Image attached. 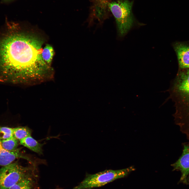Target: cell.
Returning <instances> with one entry per match:
<instances>
[{
  "label": "cell",
  "mask_w": 189,
  "mask_h": 189,
  "mask_svg": "<svg viewBox=\"0 0 189 189\" xmlns=\"http://www.w3.org/2000/svg\"><path fill=\"white\" fill-rule=\"evenodd\" d=\"M173 47L177 56L178 69L189 68V44L178 42L174 43Z\"/></svg>",
  "instance_id": "52a82bcc"
},
{
  "label": "cell",
  "mask_w": 189,
  "mask_h": 189,
  "mask_svg": "<svg viewBox=\"0 0 189 189\" xmlns=\"http://www.w3.org/2000/svg\"><path fill=\"white\" fill-rule=\"evenodd\" d=\"M12 0H3V1L4 2H8L9 1H12Z\"/></svg>",
  "instance_id": "2e32d148"
},
{
  "label": "cell",
  "mask_w": 189,
  "mask_h": 189,
  "mask_svg": "<svg viewBox=\"0 0 189 189\" xmlns=\"http://www.w3.org/2000/svg\"><path fill=\"white\" fill-rule=\"evenodd\" d=\"M182 154L179 159L171 164L173 170L179 171L181 173L180 181L187 183V176L189 174V144L187 142L182 144Z\"/></svg>",
  "instance_id": "8992f818"
},
{
  "label": "cell",
  "mask_w": 189,
  "mask_h": 189,
  "mask_svg": "<svg viewBox=\"0 0 189 189\" xmlns=\"http://www.w3.org/2000/svg\"><path fill=\"white\" fill-rule=\"evenodd\" d=\"M0 141L3 147L8 151H14L17 149L19 140L13 137L0 140Z\"/></svg>",
  "instance_id": "7c38bea8"
},
{
  "label": "cell",
  "mask_w": 189,
  "mask_h": 189,
  "mask_svg": "<svg viewBox=\"0 0 189 189\" xmlns=\"http://www.w3.org/2000/svg\"><path fill=\"white\" fill-rule=\"evenodd\" d=\"M133 2L129 0H118L109 3L108 6L116 22L118 33L124 36L132 27L134 19L132 12Z\"/></svg>",
  "instance_id": "277c9868"
},
{
  "label": "cell",
  "mask_w": 189,
  "mask_h": 189,
  "mask_svg": "<svg viewBox=\"0 0 189 189\" xmlns=\"http://www.w3.org/2000/svg\"><path fill=\"white\" fill-rule=\"evenodd\" d=\"M19 158L25 159L33 164L29 158L20 152L19 149L12 151H8L3 147L0 141V165L4 166L8 165L12 163L16 158Z\"/></svg>",
  "instance_id": "ba28073f"
},
{
  "label": "cell",
  "mask_w": 189,
  "mask_h": 189,
  "mask_svg": "<svg viewBox=\"0 0 189 189\" xmlns=\"http://www.w3.org/2000/svg\"><path fill=\"white\" fill-rule=\"evenodd\" d=\"M33 182L29 174L8 189H33Z\"/></svg>",
  "instance_id": "30bf717a"
},
{
  "label": "cell",
  "mask_w": 189,
  "mask_h": 189,
  "mask_svg": "<svg viewBox=\"0 0 189 189\" xmlns=\"http://www.w3.org/2000/svg\"><path fill=\"white\" fill-rule=\"evenodd\" d=\"M13 128L0 127V140L8 139L13 136Z\"/></svg>",
  "instance_id": "5bb4252c"
},
{
  "label": "cell",
  "mask_w": 189,
  "mask_h": 189,
  "mask_svg": "<svg viewBox=\"0 0 189 189\" xmlns=\"http://www.w3.org/2000/svg\"><path fill=\"white\" fill-rule=\"evenodd\" d=\"M54 54L53 47L47 44L43 49L41 55L43 60L48 65H50Z\"/></svg>",
  "instance_id": "4fadbf2b"
},
{
  "label": "cell",
  "mask_w": 189,
  "mask_h": 189,
  "mask_svg": "<svg viewBox=\"0 0 189 189\" xmlns=\"http://www.w3.org/2000/svg\"><path fill=\"white\" fill-rule=\"evenodd\" d=\"M165 92H168L169 96L164 103L169 99L174 103L175 123L186 135L189 144V68L178 69Z\"/></svg>",
  "instance_id": "7a4b0ae2"
},
{
  "label": "cell",
  "mask_w": 189,
  "mask_h": 189,
  "mask_svg": "<svg viewBox=\"0 0 189 189\" xmlns=\"http://www.w3.org/2000/svg\"><path fill=\"white\" fill-rule=\"evenodd\" d=\"M20 144L40 155L43 154V144L38 142L31 136H27L20 141Z\"/></svg>",
  "instance_id": "9c48e42d"
},
{
  "label": "cell",
  "mask_w": 189,
  "mask_h": 189,
  "mask_svg": "<svg viewBox=\"0 0 189 189\" xmlns=\"http://www.w3.org/2000/svg\"><path fill=\"white\" fill-rule=\"evenodd\" d=\"M42 42L35 37L14 32L0 41V82L13 83L40 81L51 76L43 60Z\"/></svg>",
  "instance_id": "6da1fadb"
},
{
  "label": "cell",
  "mask_w": 189,
  "mask_h": 189,
  "mask_svg": "<svg viewBox=\"0 0 189 189\" xmlns=\"http://www.w3.org/2000/svg\"><path fill=\"white\" fill-rule=\"evenodd\" d=\"M29 168L17 162L0 169V189H8L29 174Z\"/></svg>",
  "instance_id": "5b68a950"
},
{
  "label": "cell",
  "mask_w": 189,
  "mask_h": 189,
  "mask_svg": "<svg viewBox=\"0 0 189 189\" xmlns=\"http://www.w3.org/2000/svg\"><path fill=\"white\" fill-rule=\"evenodd\" d=\"M31 133V130L27 127H20L13 128V136L19 141L30 136Z\"/></svg>",
  "instance_id": "8fae6325"
},
{
  "label": "cell",
  "mask_w": 189,
  "mask_h": 189,
  "mask_svg": "<svg viewBox=\"0 0 189 189\" xmlns=\"http://www.w3.org/2000/svg\"><path fill=\"white\" fill-rule=\"evenodd\" d=\"M187 182L189 183V176H188L187 178Z\"/></svg>",
  "instance_id": "9a60e30c"
},
{
  "label": "cell",
  "mask_w": 189,
  "mask_h": 189,
  "mask_svg": "<svg viewBox=\"0 0 189 189\" xmlns=\"http://www.w3.org/2000/svg\"><path fill=\"white\" fill-rule=\"evenodd\" d=\"M134 167L118 170H107L94 174H86L84 179L73 189H91L100 187L127 176L135 170Z\"/></svg>",
  "instance_id": "3957f363"
},
{
  "label": "cell",
  "mask_w": 189,
  "mask_h": 189,
  "mask_svg": "<svg viewBox=\"0 0 189 189\" xmlns=\"http://www.w3.org/2000/svg\"><path fill=\"white\" fill-rule=\"evenodd\" d=\"M56 189H60V188H57Z\"/></svg>",
  "instance_id": "e0dca14e"
}]
</instances>
